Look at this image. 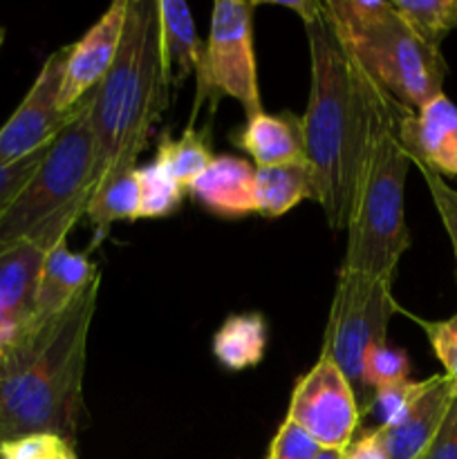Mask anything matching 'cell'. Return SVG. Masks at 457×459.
I'll return each instance as SVG.
<instances>
[{"label": "cell", "instance_id": "obj_16", "mask_svg": "<svg viewBox=\"0 0 457 459\" xmlns=\"http://www.w3.org/2000/svg\"><path fill=\"white\" fill-rule=\"evenodd\" d=\"M99 267L88 258V254H74L67 247V240L56 245L45 254L43 269H40L39 290H36L34 318L56 316L67 307L94 278L99 276Z\"/></svg>", "mask_w": 457, "mask_h": 459}, {"label": "cell", "instance_id": "obj_31", "mask_svg": "<svg viewBox=\"0 0 457 459\" xmlns=\"http://www.w3.org/2000/svg\"><path fill=\"white\" fill-rule=\"evenodd\" d=\"M424 459H457V393L453 394Z\"/></svg>", "mask_w": 457, "mask_h": 459}, {"label": "cell", "instance_id": "obj_35", "mask_svg": "<svg viewBox=\"0 0 457 459\" xmlns=\"http://www.w3.org/2000/svg\"><path fill=\"white\" fill-rule=\"evenodd\" d=\"M3 40H4V27L0 25V45H3Z\"/></svg>", "mask_w": 457, "mask_h": 459}, {"label": "cell", "instance_id": "obj_22", "mask_svg": "<svg viewBox=\"0 0 457 459\" xmlns=\"http://www.w3.org/2000/svg\"><path fill=\"white\" fill-rule=\"evenodd\" d=\"M394 12L408 22L419 39L433 48L457 30V0H390Z\"/></svg>", "mask_w": 457, "mask_h": 459}, {"label": "cell", "instance_id": "obj_37", "mask_svg": "<svg viewBox=\"0 0 457 459\" xmlns=\"http://www.w3.org/2000/svg\"><path fill=\"white\" fill-rule=\"evenodd\" d=\"M0 459H3V457H0Z\"/></svg>", "mask_w": 457, "mask_h": 459}, {"label": "cell", "instance_id": "obj_15", "mask_svg": "<svg viewBox=\"0 0 457 459\" xmlns=\"http://www.w3.org/2000/svg\"><path fill=\"white\" fill-rule=\"evenodd\" d=\"M157 18L161 67L170 83V92H177L200 70L204 43L197 34L191 7L182 0H157Z\"/></svg>", "mask_w": 457, "mask_h": 459}, {"label": "cell", "instance_id": "obj_25", "mask_svg": "<svg viewBox=\"0 0 457 459\" xmlns=\"http://www.w3.org/2000/svg\"><path fill=\"white\" fill-rule=\"evenodd\" d=\"M421 390H424V381H399V384L381 385L372 393L370 403H367L366 415L370 412L376 420V429H385V426H392L397 421H401L403 417L410 412V408L415 406V402L419 399Z\"/></svg>", "mask_w": 457, "mask_h": 459}, {"label": "cell", "instance_id": "obj_29", "mask_svg": "<svg viewBox=\"0 0 457 459\" xmlns=\"http://www.w3.org/2000/svg\"><path fill=\"white\" fill-rule=\"evenodd\" d=\"M52 143V142H49ZM47 146H43L40 151L31 152V155L22 157V160L13 161V164H0V218L4 215V211L12 206V202L16 200L18 193L22 191L27 182L31 179L34 170L39 169V164L43 161Z\"/></svg>", "mask_w": 457, "mask_h": 459}, {"label": "cell", "instance_id": "obj_19", "mask_svg": "<svg viewBox=\"0 0 457 459\" xmlns=\"http://www.w3.org/2000/svg\"><path fill=\"white\" fill-rule=\"evenodd\" d=\"M305 200H314L307 164L255 169V209L264 218H280Z\"/></svg>", "mask_w": 457, "mask_h": 459}, {"label": "cell", "instance_id": "obj_34", "mask_svg": "<svg viewBox=\"0 0 457 459\" xmlns=\"http://www.w3.org/2000/svg\"><path fill=\"white\" fill-rule=\"evenodd\" d=\"M314 459H345V451H339V448H321Z\"/></svg>", "mask_w": 457, "mask_h": 459}, {"label": "cell", "instance_id": "obj_12", "mask_svg": "<svg viewBox=\"0 0 457 459\" xmlns=\"http://www.w3.org/2000/svg\"><path fill=\"white\" fill-rule=\"evenodd\" d=\"M399 139L412 164L457 178V106L444 92L403 117Z\"/></svg>", "mask_w": 457, "mask_h": 459}, {"label": "cell", "instance_id": "obj_21", "mask_svg": "<svg viewBox=\"0 0 457 459\" xmlns=\"http://www.w3.org/2000/svg\"><path fill=\"white\" fill-rule=\"evenodd\" d=\"M137 169L110 179L92 193L88 204V220L94 227V245L103 240L115 222L137 220Z\"/></svg>", "mask_w": 457, "mask_h": 459}, {"label": "cell", "instance_id": "obj_3", "mask_svg": "<svg viewBox=\"0 0 457 459\" xmlns=\"http://www.w3.org/2000/svg\"><path fill=\"white\" fill-rule=\"evenodd\" d=\"M157 0H128L124 36L110 72L90 94L94 188L137 169L152 126L168 106Z\"/></svg>", "mask_w": 457, "mask_h": 459}, {"label": "cell", "instance_id": "obj_23", "mask_svg": "<svg viewBox=\"0 0 457 459\" xmlns=\"http://www.w3.org/2000/svg\"><path fill=\"white\" fill-rule=\"evenodd\" d=\"M137 220L168 218L182 206L184 193L173 182L164 166L151 161L146 166H137Z\"/></svg>", "mask_w": 457, "mask_h": 459}, {"label": "cell", "instance_id": "obj_7", "mask_svg": "<svg viewBox=\"0 0 457 459\" xmlns=\"http://www.w3.org/2000/svg\"><path fill=\"white\" fill-rule=\"evenodd\" d=\"M399 312L401 307L392 296V281L339 269L321 354L334 361L349 381L361 415L367 406L363 361L376 345L388 343V325Z\"/></svg>", "mask_w": 457, "mask_h": 459}, {"label": "cell", "instance_id": "obj_10", "mask_svg": "<svg viewBox=\"0 0 457 459\" xmlns=\"http://www.w3.org/2000/svg\"><path fill=\"white\" fill-rule=\"evenodd\" d=\"M70 45L47 56L21 106L0 128V164H13L47 146L70 121L72 112L58 106Z\"/></svg>", "mask_w": 457, "mask_h": 459}, {"label": "cell", "instance_id": "obj_6", "mask_svg": "<svg viewBox=\"0 0 457 459\" xmlns=\"http://www.w3.org/2000/svg\"><path fill=\"white\" fill-rule=\"evenodd\" d=\"M325 13L367 74L401 106L417 110L444 92L448 65L388 0H327Z\"/></svg>", "mask_w": 457, "mask_h": 459}, {"label": "cell", "instance_id": "obj_9", "mask_svg": "<svg viewBox=\"0 0 457 459\" xmlns=\"http://www.w3.org/2000/svg\"><path fill=\"white\" fill-rule=\"evenodd\" d=\"M287 420L300 426L321 448L345 451L357 437L361 406L343 372L321 354L296 384Z\"/></svg>", "mask_w": 457, "mask_h": 459}, {"label": "cell", "instance_id": "obj_20", "mask_svg": "<svg viewBox=\"0 0 457 459\" xmlns=\"http://www.w3.org/2000/svg\"><path fill=\"white\" fill-rule=\"evenodd\" d=\"M155 161L164 166L166 173L182 191H188L213 161V152L206 142V130L197 133L195 126H186L179 137L170 139L168 134H164L157 146Z\"/></svg>", "mask_w": 457, "mask_h": 459}, {"label": "cell", "instance_id": "obj_30", "mask_svg": "<svg viewBox=\"0 0 457 459\" xmlns=\"http://www.w3.org/2000/svg\"><path fill=\"white\" fill-rule=\"evenodd\" d=\"M318 451L321 446L300 426L285 420L278 429L276 437L272 439L267 459H314Z\"/></svg>", "mask_w": 457, "mask_h": 459}, {"label": "cell", "instance_id": "obj_4", "mask_svg": "<svg viewBox=\"0 0 457 459\" xmlns=\"http://www.w3.org/2000/svg\"><path fill=\"white\" fill-rule=\"evenodd\" d=\"M410 108L401 106L384 88H376L366 155L354 186L348 218V245L341 269L392 281L399 260L410 247L403 209L410 157L399 130Z\"/></svg>", "mask_w": 457, "mask_h": 459}, {"label": "cell", "instance_id": "obj_13", "mask_svg": "<svg viewBox=\"0 0 457 459\" xmlns=\"http://www.w3.org/2000/svg\"><path fill=\"white\" fill-rule=\"evenodd\" d=\"M191 195L220 218H245L255 209V166L245 157L218 155L188 188Z\"/></svg>", "mask_w": 457, "mask_h": 459}, {"label": "cell", "instance_id": "obj_36", "mask_svg": "<svg viewBox=\"0 0 457 459\" xmlns=\"http://www.w3.org/2000/svg\"><path fill=\"white\" fill-rule=\"evenodd\" d=\"M0 48H3V45H0Z\"/></svg>", "mask_w": 457, "mask_h": 459}, {"label": "cell", "instance_id": "obj_33", "mask_svg": "<svg viewBox=\"0 0 457 459\" xmlns=\"http://www.w3.org/2000/svg\"><path fill=\"white\" fill-rule=\"evenodd\" d=\"M25 327L27 323H22L21 318H16L9 309H4L3 305H0V352H4V350L22 334Z\"/></svg>", "mask_w": 457, "mask_h": 459}, {"label": "cell", "instance_id": "obj_18", "mask_svg": "<svg viewBox=\"0 0 457 459\" xmlns=\"http://www.w3.org/2000/svg\"><path fill=\"white\" fill-rule=\"evenodd\" d=\"M267 352V321L263 314H233L213 336V357L227 370L240 372L263 361Z\"/></svg>", "mask_w": 457, "mask_h": 459}, {"label": "cell", "instance_id": "obj_32", "mask_svg": "<svg viewBox=\"0 0 457 459\" xmlns=\"http://www.w3.org/2000/svg\"><path fill=\"white\" fill-rule=\"evenodd\" d=\"M345 459H390L385 453L384 442H381L379 430H363L361 435L352 439L348 448H345Z\"/></svg>", "mask_w": 457, "mask_h": 459}, {"label": "cell", "instance_id": "obj_28", "mask_svg": "<svg viewBox=\"0 0 457 459\" xmlns=\"http://www.w3.org/2000/svg\"><path fill=\"white\" fill-rule=\"evenodd\" d=\"M417 170L424 178L426 186H428L430 197H433V204L437 209L439 220L444 224V231H446L448 240H451L453 255H455L457 264V188H453L442 175L433 173L430 169H426L424 164H415Z\"/></svg>", "mask_w": 457, "mask_h": 459}, {"label": "cell", "instance_id": "obj_26", "mask_svg": "<svg viewBox=\"0 0 457 459\" xmlns=\"http://www.w3.org/2000/svg\"><path fill=\"white\" fill-rule=\"evenodd\" d=\"M3 459H76L74 444L54 433H34L0 444Z\"/></svg>", "mask_w": 457, "mask_h": 459}, {"label": "cell", "instance_id": "obj_14", "mask_svg": "<svg viewBox=\"0 0 457 459\" xmlns=\"http://www.w3.org/2000/svg\"><path fill=\"white\" fill-rule=\"evenodd\" d=\"M233 142L249 152L255 169L307 164L303 117L289 110L278 115L260 112L258 117H251L237 133H233Z\"/></svg>", "mask_w": 457, "mask_h": 459}, {"label": "cell", "instance_id": "obj_11", "mask_svg": "<svg viewBox=\"0 0 457 459\" xmlns=\"http://www.w3.org/2000/svg\"><path fill=\"white\" fill-rule=\"evenodd\" d=\"M125 12H128V0H115L99 16V21L76 43L70 45L61 97H58L63 112L74 110L110 72L124 36Z\"/></svg>", "mask_w": 457, "mask_h": 459}, {"label": "cell", "instance_id": "obj_17", "mask_svg": "<svg viewBox=\"0 0 457 459\" xmlns=\"http://www.w3.org/2000/svg\"><path fill=\"white\" fill-rule=\"evenodd\" d=\"M43 260L45 251L34 242H18L0 254V305L22 323L34 318Z\"/></svg>", "mask_w": 457, "mask_h": 459}, {"label": "cell", "instance_id": "obj_1", "mask_svg": "<svg viewBox=\"0 0 457 459\" xmlns=\"http://www.w3.org/2000/svg\"><path fill=\"white\" fill-rule=\"evenodd\" d=\"M303 25L309 45L303 133L314 202L323 206L332 231H345L379 83L349 52L323 3Z\"/></svg>", "mask_w": 457, "mask_h": 459}, {"label": "cell", "instance_id": "obj_5", "mask_svg": "<svg viewBox=\"0 0 457 459\" xmlns=\"http://www.w3.org/2000/svg\"><path fill=\"white\" fill-rule=\"evenodd\" d=\"M90 94L72 110L65 128L52 139L39 169L0 218V254L18 242H34L47 254L88 213L94 188Z\"/></svg>", "mask_w": 457, "mask_h": 459}, {"label": "cell", "instance_id": "obj_8", "mask_svg": "<svg viewBox=\"0 0 457 459\" xmlns=\"http://www.w3.org/2000/svg\"><path fill=\"white\" fill-rule=\"evenodd\" d=\"M255 7L258 3L242 0H218L213 4L204 56L195 74L197 94L188 126L195 124L202 103L209 101L211 106H218L222 97L236 99L246 119L264 112L254 54Z\"/></svg>", "mask_w": 457, "mask_h": 459}, {"label": "cell", "instance_id": "obj_24", "mask_svg": "<svg viewBox=\"0 0 457 459\" xmlns=\"http://www.w3.org/2000/svg\"><path fill=\"white\" fill-rule=\"evenodd\" d=\"M406 379H410V357L403 350L392 348L388 343L376 345L363 361V393H366L367 403H370L372 393L376 388Z\"/></svg>", "mask_w": 457, "mask_h": 459}, {"label": "cell", "instance_id": "obj_2", "mask_svg": "<svg viewBox=\"0 0 457 459\" xmlns=\"http://www.w3.org/2000/svg\"><path fill=\"white\" fill-rule=\"evenodd\" d=\"M99 285L101 273L56 316L31 318L0 352V444L34 433L76 442Z\"/></svg>", "mask_w": 457, "mask_h": 459}, {"label": "cell", "instance_id": "obj_27", "mask_svg": "<svg viewBox=\"0 0 457 459\" xmlns=\"http://www.w3.org/2000/svg\"><path fill=\"white\" fill-rule=\"evenodd\" d=\"M417 325L424 330L435 357L444 366V375L451 377L457 384V312L444 321H426V318L408 314Z\"/></svg>", "mask_w": 457, "mask_h": 459}]
</instances>
